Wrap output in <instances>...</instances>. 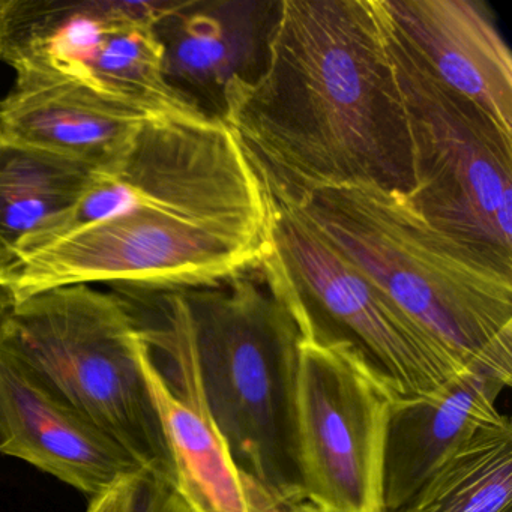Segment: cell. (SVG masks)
Listing matches in <instances>:
<instances>
[{
	"label": "cell",
	"instance_id": "obj_1",
	"mask_svg": "<svg viewBox=\"0 0 512 512\" xmlns=\"http://www.w3.org/2000/svg\"><path fill=\"white\" fill-rule=\"evenodd\" d=\"M272 209L238 137L200 113L143 121L109 172L0 271L14 299L55 287L185 290L260 268Z\"/></svg>",
	"mask_w": 512,
	"mask_h": 512
},
{
	"label": "cell",
	"instance_id": "obj_2",
	"mask_svg": "<svg viewBox=\"0 0 512 512\" xmlns=\"http://www.w3.org/2000/svg\"><path fill=\"white\" fill-rule=\"evenodd\" d=\"M226 124L272 208L331 188H415L377 0H280L263 73Z\"/></svg>",
	"mask_w": 512,
	"mask_h": 512
},
{
	"label": "cell",
	"instance_id": "obj_3",
	"mask_svg": "<svg viewBox=\"0 0 512 512\" xmlns=\"http://www.w3.org/2000/svg\"><path fill=\"white\" fill-rule=\"evenodd\" d=\"M302 217L458 361L512 332V257L425 221L406 197L331 188Z\"/></svg>",
	"mask_w": 512,
	"mask_h": 512
},
{
	"label": "cell",
	"instance_id": "obj_4",
	"mask_svg": "<svg viewBox=\"0 0 512 512\" xmlns=\"http://www.w3.org/2000/svg\"><path fill=\"white\" fill-rule=\"evenodd\" d=\"M203 391L236 466L284 508L304 500L295 440L298 326L262 269L176 290Z\"/></svg>",
	"mask_w": 512,
	"mask_h": 512
},
{
	"label": "cell",
	"instance_id": "obj_5",
	"mask_svg": "<svg viewBox=\"0 0 512 512\" xmlns=\"http://www.w3.org/2000/svg\"><path fill=\"white\" fill-rule=\"evenodd\" d=\"M140 352L142 337L127 302L86 284L16 299L0 314V356L175 487Z\"/></svg>",
	"mask_w": 512,
	"mask_h": 512
},
{
	"label": "cell",
	"instance_id": "obj_6",
	"mask_svg": "<svg viewBox=\"0 0 512 512\" xmlns=\"http://www.w3.org/2000/svg\"><path fill=\"white\" fill-rule=\"evenodd\" d=\"M271 209L269 250L260 269L301 340L352 350L398 398L431 394L466 367L298 209Z\"/></svg>",
	"mask_w": 512,
	"mask_h": 512
},
{
	"label": "cell",
	"instance_id": "obj_7",
	"mask_svg": "<svg viewBox=\"0 0 512 512\" xmlns=\"http://www.w3.org/2000/svg\"><path fill=\"white\" fill-rule=\"evenodd\" d=\"M377 7L412 143L407 203L431 226L512 257V134L437 79Z\"/></svg>",
	"mask_w": 512,
	"mask_h": 512
},
{
	"label": "cell",
	"instance_id": "obj_8",
	"mask_svg": "<svg viewBox=\"0 0 512 512\" xmlns=\"http://www.w3.org/2000/svg\"><path fill=\"white\" fill-rule=\"evenodd\" d=\"M173 5L0 0V62L16 79L64 80L148 115L199 113L164 82L154 25Z\"/></svg>",
	"mask_w": 512,
	"mask_h": 512
},
{
	"label": "cell",
	"instance_id": "obj_9",
	"mask_svg": "<svg viewBox=\"0 0 512 512\" xmlns=\"http://www.w3.org/2000/svg\"><path fill=\"white\" fill-rule=\"evenodd\" d=\"M397 398L352 350L301 340L295 440L304 499L329 512H385L386 437Z\"/></svg>",
	"mask_w": 512,
	"mask_h": 512
},
{
	"label": "cell",
	"instance_id": "obj_10",
	"mask_svg": "<svg viewBox=\"0 0 512 512\" xmlns=\"http://www.w3.org/2000/svg\"><path fill=\"white\" fill-rule=\"evenodd\" d=\"M112 289L136 317L143 376L169 449L176 491L191 512H286L230 454L206 401L178 292Z\"/></svg>",
	"mask_w": 512,
	"mask_h": 512
},
{
	"label": "cell",
	"instance_id": "obj_11",
	"mask_svg": "<svg viewBox=\"0 0 512 512\" xmlns=\"http://www.w3.org/2000/svg\"><path fill=\"white\" fill-rule=\"evenodd\" d=\"M278 11L280 0H175L154 25L170 91L226 122L263 73Z\"/></svg>",
	"mask_w": 512,
	"mask_h": 512
},
{
	"label": "cell",
	"instance_id": "obj_12",
	"mask_svg": "<svg viewBox=\"0 0 512 512\" xmlns=\"http://www.w3.org/2000/svg\"><path fill=\"white\" fill-rule=\"evenodd\" d=\"M512 382V332L431 392L397 398L385 449V512L406 505L431 473L479 428L493 421Z\"/></svg>",
	"mask_w": 512,
	"mask_h": 512
},
{
	"label": "cell",
	"instance_id": "obj_13",
	"mask_svg": "<svg viewBox=\"0 0 512 512\" xmlns=\"http://www.w3.org/2000/svg\"><path fill=\"white\" fill-rule=\"evenodd\" d=\"M0 454L97 497L146 472L91 419L0 356Z\"/></svg>",
	"mask_w": 512,
	"mask_h": 512
},
{
	"label": "cell",
	"instance_id": "obj_14",
	"mask_svg": "<svg viewBox=\"0 0 512 512\" xmlns=\"http://www.w3.org/2000/svg\"><path fill=\"white\" fill-rule=\"evenodd\" d=\"M398 34L437 79L512 134V58L478 0H379Z\"/></svg>",
	"mask_w": 512,
	"mask_h": 512
},
{
	"label": "cell",
	"instance_id": "obj_15",
	"mask_svg": "<svg viewBox=\"0 0 512 512\" xmlns=\"http://www.w3.org/2000/svg\"><path fill=\"white\" fill-rule=\"evenodd\" d=\"M149 116L64 80L16 79L0 100V133L109 172Z\"/></svg>",
	"mask_w": 512,
	"mask_h": 512
},
{
	"label": "cell",
	"instance_id": "obj_16",
	"mask_svg": "<svg viewBox=\"0 0 512 512\" xmlns=\"http://www.w3.org/2000/svg\"><path fill=\"white\" fill-rule=\"evenodd\" d=\"M98 176L89 164L0 133V271L79 205Z\"/></svg>",
	"mask_w": 512,
	"mask_h": 512
},
{
	"label": "cell",
	"instance_id": "obj_17",
	"mask_svg": "<svg viewBox=\"0 0 512 512\" xmlns=\"http://www.w3.org/2000/svg\"><path fill=\"white\" fill-rule=\"evenodd\" d=\"M395 512H512V424L499 413Z\"/></svg>",
	"mask_w": 512,
	"mask_h": 512
},
{
	"label": "cell",
	"instance_id": "obj_18",
	"mask_svg": "<svg viewBox=\"0 0 512 512\" xmlns=\"http://www.w3.org/2000/svg\"><path fill=\"white\" fill-rule=\"evenodd\" d=\"M125 512H191L169 482L143 472L128 481Z\"/></svg>",
	"mask_w": 512,
	"mask_h": 512
},
{
	"label": "cell",
	"instance_id": "obj_19",
	"mask_svg": "<svg viewBox=\"0 0 512 512\" xmlns=\"http://www.w3.org/2000/svg\"><path fill=\"white\" fill-rule=\"evenodd\" d=\"M131 479V478H130ZM121 482L101 496L92 497L86 512H125L127 506L128 481Z\"/></svg>",
	"mask_w": 512,
	"mask_h": 512
},
{
	"label": "cell",
	"instance_id": "obj_20",
	"mask_svg": "<svg viewBox=\"0 0 512 512\" xmlns=\"http://www.w3.org/2000/svg\"><path fill=\"white\" fill-rule=\"evenodd\" d=\"M286 512H329L323 509L322 506L316 505V503L310 502V500L304 499L301 502L295 503L290 506Z\"/></svg>",
	"mask_w": 512,
	"mask_h": 512
},
{
	"label": "cell",
	"instance_id": "obj_21",
	"mask_svg": "<svg viewBox=\"0 0 512 512\" xmlns=\"http://www.w3.org/2000/svg\"><path fill=\"white\" fill-rule=\"evenodd\" d=\"M14 301H16V299H14L13 293H11L4 284H0V314L4 313Z\"/></svg>",
	"mask_w": 512,
	"mask_h": 512
}]
</instances>
